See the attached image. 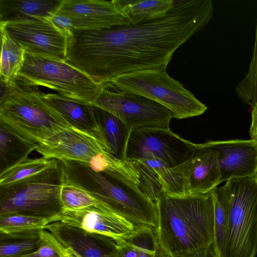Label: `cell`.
I'll return each instance as SVG.
<instances>
[{
	"instance_id": "obj_27",
	"label": "cell",
	"mask_w": 257,
	"mask_h": 257,
	"mask_svg": "<svg viewBox=\"0 0 257 257\" xmlns=\"http://www.w3.org/2000/svg\"><path fill=\"white\" fill-rule=\"evenodd\" d=\"M59 160L44 157L28 159L0 173V187L9 186L56 166Z\"/></svg>"
},
{
	"instance_id": "obj_36",
	"label": "cell",
	"mask_w": 257,
	"mask_h": 257,
	"mask_svg": "<svg viewBox=\"0 0 257 257\" xmlns=\"http://www.w3.org/2000/svg\"><path fill=\"white\" fill-rule=\"evenodd\" d=\"M172 257V256H170ZM174 257H216L212 245L197 252Z\"/></svg>"
},
{
	"instance_id": "obj_4",
	"label": "cell",
	"mask_w": 257,
	"mask_h": 257,
	"mask_svg": "<svg viewBox=\"0 0 257 257\" xmlns=\"http://www.w3.org/2000/svg\"><path fill=\"white\" fill-rule=\"evenodd\" d=\"M73 183L135 225L157 228L156 202L138 185L121 175L111 172H96L88 165H83L76 171Z\"/></svg>"
},
{
	"instance_id": "obj_12",
	"label": "cell",
	"mask_w": 257,
	"mask_h": 257,
	"mask_svg": "<svg viewBox=\"0 0 257 257\" xmlns=\"http://www.w3.org/2000/svg\"><path fill=\"white\" fill-rule=\"evenodd\" d=\"M50 223L77 228L88 234L110 237L115 241L127 238L135 227L103 203L81 209L62 210L50 217Z\"/></svg>"
},
{
	"instance_id": "obj_16",
	"label": "cell",
	"mask_w": 257,
	"mask_h": 257,
	"mask_svg": "<svg viewBox=\"0 0 257 257\" xmlns=\"http://www.w3.org/2000/svg\"><path fill=\"white\" fill-rule=\"evenodd\" d=\"M218 157V152L204 143L180 164L188 195L210 193L221 183Z\"/></svg>"
},
{
	"instance_id": "obj_17",
	"label": "cell",
	"mask_w": 257,
	"mask_h": 257,
	"mask_svg": "<svg viewBox=\"0 0 257 257\" xmlns=\"http://www.w3.org/2000/svg\"><path fill=\"white\" fill-rule=\"evenodd\" d=\"M45 229L50 230L58 240L71 247L82 257H122L115 241L110 237L94 235L97 241H94L84 232L80 235L74 228L57 223L49 224Z\"/></svg>"
},
{
	"instance_id": "obj_3",
	"label": "cell",
	"mask_w": 257,
	"mask_h": 257,
	"mask_svg": "<svg viewBox=\"0 0 257 257\" xmlns=\"http://www.w3.org/2000/svg\"><path fill=\"white\" fill-rule=\"evenodd\" d=\"M39 86L17 76L0 102V122L37 145L71 126L43 98Z\"/></svg>"
},
{
	"instance_id": "obj_25",
	"label": "cell",
	"mask_w": 257,
	"mask_h": 257,
	"mask_svg": "<svg viewBox=\"0 0 257 257\" xmlns=\"http://www.w3.org/2000/svg\"><path fill=\"white\" fill-rule=\"evenodd\" d=\"M136 161L142 162L153 171L164 193L173 196L188 195L180 164L171 167L156 159Z\"/></svg>"
},
{
	"instance_id": "obj_30",
	"label": "cell",
	"mask_w": 257,
	"mask_h": 257,
	"mask_svg": "<svg viewBox=\"0 0 257 257\" xmlns=\"http://www.w3.org/2000/svg\"><path fill=\"white\" fill-rule=\"evenodd\" d=\"M62 210H78L102 203L78 188L64 183L61 192Z\"/></svg>"
},
{
	"instance_id": "obj_15",
	"label": "cell",
	"mask_w": 257,
	"mask_h": 257,
	"mask_svg": "<svg viewBox=\"0 0 257 257\" xmlns=\"http://www.w3.org/2000/svg\"><path fill=\"white\" fill-rule=\"evenodd\" d=\"M204 143L218 152L221 183L257 176L256 140H207Z\"/></svg>"
},
{
	"instance_id": "obj_2",
	"label": "cell",
	"mask_w": 257,
	"mask_h": 257,
	"mask_svg": "<svg viewBox=\"0 0 257 257\" xmlns=\"http://www.w3.org/2000/svg\"><path fill=\"white\" fill-rule=\"evenodd\" d=\"M156 203L158 240L170 256L194 253L212 245L214 210L210 193H163Z\"/></svg>"
},
{
	"instance_id": "obj_29",
	"label": "cell",
	"mask_w": 257,
	"mask_h": 257,
	"mask_svg": "<svg viewBox=\"0 0 257 257\" xmlns=\"http://www.w3.org/2000/svg\"><path fill=\"white\" fill-rule=\"evenodd\" d=\"M235 92L244 103L251 108L257 105V19L254 47L248 71L237 83Z\"/></svg>"
},
{
	"instance_id": "obj_7",
	"label": "cell",
	"mask_w": 257,
	"mask_h": 257,
	"mask_svg": "<svg viewBox=\"0 0 257 257\" xmlns=\"http://www.w3.org/2000/svg\"><path fill=\"white\" fill-rule=\"evenodd\" d=\"M18 77L53 89L64 96L92 104L103 86L65 60L25 52Z\"/></svg>"
},
{
	"instance_id": "obj_22",
	"label": "cell",
	"mask_w": 257,
	"mask_h": 257,
	"mask_svg": "<svg viewBox=\"0 0 257 257\" xmlns=\"http://www.w3.org/2000/svg\"><path fill=\"white\" fill-rule=\"evenodd\" d=\"M119 10L131 24L149 21L165 15L174 0H113Z\"/></svg>"
},
{
	"instance_id": "obj_26",
	"label": "cell",
	"mask_w": 257,
	"mask_h": 257,
	"mask_svg": "<svg viewBox=\"0 0 257 257\" xmlns=\"http://www.w3.org/2000/svg\"><path fill=\"white\" fill-rule=\"evenodd\" d=\"M1 79L11 83L21 69L26 51L3 29H1Z\"/></svg>"
},
{
	"instance_id": "obj_9",
	"label": "cell",
	"mask_w": 257,
	"mask_h": 257,
	"mask_svg": "<svg viewBox=\"0 0 257 257\" xmlns=\"http://www.w3.org/2000/svg\"><path fill=\"white\" fill-rule=\"evenodd\" d=\"M200 146L183 139L170 128L141 127L131 130L124 157L132 161L156 159L172 167L188 159Z\"/></svg>"
},
{
	"instance_id": "obj_6",
	"label": "cell",
	"mask_w": 257,
	"mask_h": 257,
	"mask_svg": "<svg viewBox=\"0 0 257 257\" xmlns=\"http://www.w3.org/2000/svg\"><path fill=\"white\" fill-rule=\"evenodd\" d=\"M167 66L140 70L117 77L111 83L119 90L140 95L164 106L183 119L200 115L208 107L167 71Z\"/></svg>"
},
{
	"instance_id": "obj_32",
	"label": "cell",
	"mask_w": 257,
	"mask_h": 257,
	"mask_svg": "<svg viewBox=\"0 0 257 257\" xmlns=\"http://www.w3.org/2000/svg\"><path fill=\"white\" fill-rule=\"evenodd\" d=\"M47 18L56 26L69 35L75 31L70 19L65 15L55 12L52 14Z\"/></svg>"
},
{
	"instance_id": "obj_21",
	"label": "cell",
	"mask_w": 257,
	"mask_h": 257,
	"mask_svg": "<svg viewBox=\"0 0 257 257\" xmlns=\"http://www.w3.org/2000/svg\"><path fill=\"white\" fill-rule=\"evenodd\" d=\"M94 116L103 139L115 157L125 159L124 152L130 131L118 117L93 105Z\"/></svg>"
},
{
	"instance_id": "obj_19",
	"label": "cell",
	"mask_w": 257,
	"mask_h": 257,
	"mask_svg": "<svg viewBox=\"0 0 257 257\" xmlns=\"http://www.w3.org/2000/svg\"><path fill=\"white\" fill-rule=\"evenodd\" d=\"M62 0H0V22L47 18L55 13Z\"/></svg>"
},
{
	"instance_id": "obj_1",
	"label": "cell",
	"mask_w": 257,
	"mask_h": 257,
	"mask_svg": "<svg viewBox=\"0 0 257 257\" xmlns=\"http://www.w3.org/2000/svg\"><path fill=\"white\" fill-rule=\"evenodd\" d=\"M213 15L211 0L174 1L165 15L155 19L75 31L69 35L65 60L101 85L127 73L168 66L175 51Z\"/></svg>"
},
{
	"instance_id": "obj_24",
	"label": "cell",
	"mask_w": 257,
	"mask_h": 257,
	"mask_svg": "<svg viewBox=\"0 0 257 257\" xmlns=\"http://www.w3.org/2000/svg\"><path fill=\"white\" fill-rule=\"evenodd\" d=\"M214 210V239L212 246L216 257H225L229 220L228 201L223 187H216L210 192Z\"/></svg>"
},
{
	"instance_id": "obj_28",
	"label": "cell",
	"mask_w": 257,
	"mask_h": 257,
	"mask_svg": "<svg viewBox=\"0 0 257 257\" xmlns=\"http://www.w3.org/2000/svg\"><path fill=\"white\" fill-rule=\"evenodd\" d=\"M134 247L137 257H170L159 243L156 228L135 225L134 232L126 238Z\"/></svg>"
},
{
	"instance_id": "obj_11",
	"label": "cell",
	"mask_w": 257,
	"mask_h": 257,
	"mask_svg": "<svg viewBox=\"0 0 257 257\" xmlns=\"http://www.w3.org/2000/svg\"><path fill=\"white\" fill-rule=\"evenodd\" d=\"M0 28L26 52L65 60L69 35L47 18L0 22Z\"/></svg>"
},
{
	"instance_id": "obj_18",
	"label": "cell",
	"mask_w": 257,
	"mask_h": 257,
	"mask_svg": "<svg viewBox=\"0 0 257 257\" xmlns=\"http://www.w3.org/2000/svg\"><path fill=\"white\" fill-rule=\"evenodd\" d=\"M43 98L71 126L94 136L105 144L92 104L79 102L59 93H44Z\"/></svg>"
},
{
	"instance_id": "obj_23",
	"label": "cell",
	"mask_w": 257,
	"mask_h": 257,
	"mask_svg": "<svg viewBox=\"0 0 257 257\" xmlns=\"http://www.w3.org/2000/svg\"><path fill=\"white\" fill-rule=\"evenodd\" d=\"M1 234L11 236H24L39 239L41 232L50 223V217L24 214L0 216Z\"/></svg>"
},
{
	"instance_id": "obj_31",
	"label": "cell",
	"mask_w": 257,
	"mask_h": 257,
	"mask_svg": "<svg viewBox=\"0 0 257 257\" xmlns=\"http://www.w3.org/2000/svg\"><path fill=\"white\" fill-rule=\"evenodd\" d=\"M42 245L41 240L30 239L22 242L1 244L0 257H12L14 255L39 247Z\"/></svg>"
},
{
	"instance_id": "obj_8",
	"label": "cell",
	"mask_w": 257,
	"mask_h": 257,
	"mask_svg": "<svg viewBox=\"0 0 257 257\" xmlns=\"http://www.w3.org/2000/svg\"><path fill=\"white\" fill-rule=\"evenodd\" d=\"M223 187L229 208L225 257H255L257 176L232 179Z\"/></svg>"
},
{
	"instance_id": "obj_37",
	"label": "cell",
	"mask_w": 257,
	"mask_h": 257,
	"mask_svg": "<svg viewBox=\"0 0 257 257\" xmlns=\"http://www.w3.org/2000/svg\"><path fill=\"white\" fill-rule=\"evenodd\" d=\"M11 83H7L1 79L0 102H2L8 95L10 89Z\"/></svg>"
},
{
	"instance_id": "obj_10",
	"label": "cell",
	"mask_w": 257,
	"mask_h": 257,
	"mask_svg": "<svg viewBox=\"0 0 257 257\" xmlns=\"http://www.w3.org/2000/svg\"><path fill=\"white\" fill-rule=\"evenodd\" d=\"M109 84L113 90L102 85L92 105L118 117L130 131L146 127L169 128L174 115L169 109L148 98L121 91Z\"/></svg>"
},
{
	"instance_id": "obj_13",
	"label": "cell",
	"mask_w": 257,
	"mask_h": 257,
	"mask_svg": "<svg viewBox=\"0 0 257 257\" xmlns=\"http://www.w3.org/2000/svg\"><path fill=\"white\" fill-rule=\"evenodd\" d=\"M36 150L47 159H67L85 163L99 154L111 153L94 136L73 127H66L38 144Z\"/></svg>"
},
{
	"instance_id": "obj_34",
	"label": "cell",
	"mask_w": 257,
	"mask_h": 257,
	"mask_svg": "<svg viewBox=\"0 0 257 257\" xmlns=\"http://www.w3.org/2000/svg\"><path fill=\"white\" fill-rule=\"evenodd\" d=\"M115 242L122 257H137L136 250L127 239H119Z\"/></svg>"
},
{
	"instance_id": "obj_35",
	"label": "cell",
	"mask_w": 257,
	"mask_h": 257,
	"mask_svg": "<svg viewBox=\"0 0 257 257\" xmlns=\"http://www.w3.org/2000/svg\"><path fill=\"white\" fill-rule=\"evenodd\" d=\"M251 124L249 130L250 139L257 141V105L251 108Z\"/></svg>"
},
{
	"instance_id": "obj_33",
	"label": "cell",
	"mask_w": 257,
	"mask_h": 257,
	"mask_svg": "<svg viewBox=\"0 0 257 257\" xmlns=\"http://www.w3.org/2000/svg\"><path fill=\"white\" fill-rule=\"evenodd\" d=\"M55 249L51 245L42 243L36 251L28 254H22L12 257H58Z\"/></svg>"
},
{
	"instance_id": "obj_5",
	"label": "cell",
	"mask_w": 257,
	"mask_h": 257,
	"mask_svg": "<svg viewBox=\"0 0 257 257\" xmlns=\"http://www.w3.org/2000/svg\"><path fill=\"white\" fill-rule=\"evenodd\" d=\"M64 184L60 161L51 168L0 187V216L24 214L51 217L63 209Z\"/></svg>"
},
{
	"instance_id": "obj_20",
	"label": "cell",
	"mask_w": 257,
	"mask_h": 257,
	"mask_svg": "<svg viewBox=\"0 0 257 257\" xmlns=\"http://www.w3.org/2000/svg\"><path fill=\"white\" fill-rule=\"evenodd\" d=\"M36 146L0 122V173L28 159Z\"/></svg>"
},
{
	"instance_id": "obj_14",
	"label": "cell",
	"mask_w": 257,
	"mask_h": 257,
	"mask_svg": "<svg viewBox=\"0 0 257 257\" xmlns=\"http://www.w3.org/2000/svg\"><path fill=\"white\" fill-rule=\"evenodd\" d=\"M58 13L71 21L75 31H96L129 25L113 0H62Z\"/></svg>"
}]
</instances>
